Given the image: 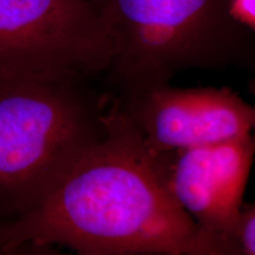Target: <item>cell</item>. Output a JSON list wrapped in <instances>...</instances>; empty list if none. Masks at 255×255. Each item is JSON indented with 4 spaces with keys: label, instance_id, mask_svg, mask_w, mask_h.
Masks as SVG:
<instances>
[{
    "label": "cell",
    "instance_id": "obj_1",
    "mask_svg": "<svg viewBox=\"0 0 255 255\" xmlns=\"http://www.w3.org/2000/svg\"><path fill=\"white\" fill-rule=\"evenodd\" d=\"M108 132L37 207L0 223V252L24 245L83 255H227L171 193L169 152H154L111 101Z\"/></svg>",
    "mask_w": 255,
    "mask_h": 255
},
{
    "label": "cell",
    "instance_id": "obj_2",
    "mask_svg": "<svg viewBox=\"0 0 255 255\" xmlns=\"http://www.w3.org/2000/svg\"><path fill=\"white\" fill-rule=\"evenodd\" d=\"M97 81L0 77V223L39 205L107 136L111 97Z\"/></svg>",
    "mask_w": 255,
    "mask_h": 255
},
{
    "label": "cell",
    "instance_id": "obj_3",
    "mask_svg": "<svg viewBox=\"0 0 255 255\" xmlns=\"http://www.w3.org/2000/svg\"><path fill=\"white\" fill-rule=\"evenodd\" d=\"M113 44L102 84L122 102L188 70H222L246 52L231 0H90Z\"/></svg>",
    "mask_w": 255,
    "mask_h": 255
},
{
    "label": "cell",
    "instance_id": "obj_4",
    "mask_svg": "<svg viewBox=\"0 0 255 255\" xmlns=\"http://www.w3.org/2000/svg\"><path fill=\"white\" fill-rule=\"evenodd\" d=\"M113 44L90 0H0V77L102 79Z\"/></svg>",
    "mask_w": 255,
    "mask_h": 255
},
{
    "label": "cell",
    "instance_id": "obj_5",
    "mask_svg": "<svg viewBox=\"0 0 255 255\" xmlns=\"http://www.w3.org/2000/svg\"><path fill=\"white\" fill-rule=\"evenodd\" d=\"M154 152H171L239 138L255 129V107L229 89L158 85L114 101Z\"/></svg>",
    "mask_w": 255,
    "mask_h": 255
},
{
    "label": "cell",
    "instance_id": "obj_6",
    "mask_svg": "<svg viewBox=\"0 0 255 255\" xmlns=\"http://www.w3.org/2000/svg\"><path fill=\"white\" fill-rule=\"evenodd\" d=\"M255 155V136L169 152L171 193L200 228L233 255L232 241Z\"/></svg>",
    "mask_w": 255,
    "mask_h": 255
},
{
    "label": "cell",
    "instance_id": "obj_7",
    "mask_svg": "<svg viewBox=\"0 0 255 255\" xmlns=\"http://www.w3.org/2000/svg\"><path fill=\"white\" fill-rule=\"evenodd\" d=\"M232 247L233 254L255 255V205L241 210Z\"/></svg>",
    "mask_w": 255,
    "mask_h": 255
},
{
    "label": "cell",
    "instance_id": "obj_8",
    "mask_svg": "<svg viewBox=\"0 0 255 255\" xmlns=\"http://www.w3.org/2000/svg\"><path fill=\"white\" fill-rule=\"evenodd\" d=\"M231 13L241 25L255 28V0H231Z\"/></svg>",
    "mask_w": 255,
    "mask_h": 255
}]
</instances>
